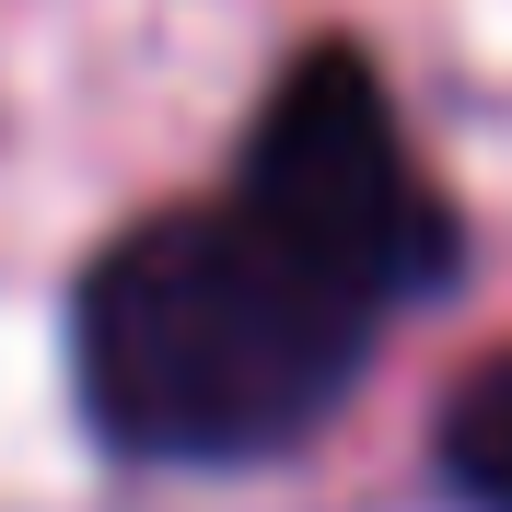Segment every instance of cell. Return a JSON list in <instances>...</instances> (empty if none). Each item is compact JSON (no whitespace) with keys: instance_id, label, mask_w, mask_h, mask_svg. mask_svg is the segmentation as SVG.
<instances>
[{"instance_id":"3957f363","label":"cell","mask_w":512,"mask_h":512,"mask_svg":"<svg viewBox=\"0 0 512 512\" xmlns=\"http://www.w3.org/2000/svg\"><path fill=\"white\" fill-rule=\"evenodd\" d=\"M443 478L466 512H512V350L478 361L443 408Z\"/></svg>"},{"instance_id":"7a4b0ae2","label":"cell","mask_w":512,"mask_h":512,"mask_svg":"<svg viewBox=\"0 0 512 512\" xmlns=\"http://www.w3.org/2000/svg\"><path fill=\"white\" fill-rule=\"evenodd\" d=\"M233 187L268 198L291 233H315L384 315L431 303L466 268L454 198L419 175V152H408V128H396V105H384L361 47H315V59L280 70V94L256 105V128H245Z\"/></svg>"},{"instance_id":"6da1fadb","label":"cell","mask_w":512,"mask_h":512,"mask_svg":"<svg viewBox=\"0 0 512 512\" xmlns=\"http://www.w3.org/2000/svg\"><path fill=\"white\" fill-rule=\"evenodd\" d=\"M384 303L268 198H175L70 291V384L94 443L140 466H256L373 361Z\"/></svg>"}]
</instances>
